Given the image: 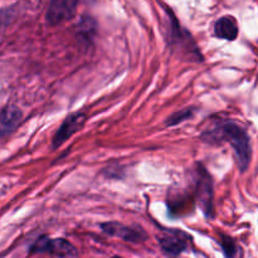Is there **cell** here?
Masks as SVG:
<instances>
[{"label":"cell","instance_id":"obj_1","mask_svg":"<svg viewBox=\"0 0 258 258\" xmlns=\"http://www.w3.org/2000/svg\"><path fill=\"white\" fill-rule=\"evenodd\" d=\"M202 140L212 145L229 144L234 151L239 170L246 171L248 169L252 155L251 143L247 131L238 123L233 121H218L202 134Z\"/></svg>","mask_w":258,"mask_h":258},{"label":"cell","instance_id":"obj_2","mask_svg":"<svg viewBox=\"0 0 258 258\" xmlns=\"http://www.w3.org/2000/svg\"><path fill=\"white\" fill-rule=\"evenodd\" d=\"M166 20H168L166 40L170 49L181 57L188 58L189 60H196V62L203 60V55L199 52V48L194 42L193 37L179 24L178 19L171 10L166 12Z\"/></svg>","mask_w":258,"mask_h":258},{"label":"cell","instance_id":"obj_3","mask_svg":"<svg viewBox=\"0 0 258 258\" xmlns=\"http://www.w3.org/2000/svg\"><path fill=\"white\" fill-rule=\"evenodd\" d=\"M196 198L202 211L208 218L214 216V193L213 181L208 171L202 165H198L196 171Z\"/></svg>","mask_w":258,"mask_h":258},{"label":"cell","instance_id":"obj_4","mask_svg":"<svg viewBox=\"0 0 258 258\" xmlns=\"http://www.w3.org/2000/svg\"><path fill=\"white\" fill-rule=\"evenodd\" d=\"M190 241L191 237L179 229H163V233L159 237L161 249L170 258L179 257L184 251H186Z\"/></svg>","mask_w":258,"mask_h":258},{"label":"cell","instance_id":"obj_5","mask_svg":"<svg viewBox=\"0 0 258 258\" xmlns=\"http://www.w3.org/2000/svg\"><path fill=\"white\" fill-rule=\"evenodd\" d=\"M32 253H49L60 258L75 257L77 254V249L71 242L63 238H48L40 237L30 248Z\"/></svg>","mask_w":258,"mask_h":258},{"label":"cell","instance_id":"obj_6","mask_svg":"<svg viewBox=\"0 0 258 258\" xmlns=\"http://www.w3.org/2000/svg\"><path fill=\"white\" fill-rule=\"evenodd\" d=\"M101 229L108 236L116 237V238L131 242V243H141V242L146 241V238H148V234L141 227L126 226V224L118 223V222L102 223L101 224Z\"/></svg>","mask_w":258,"mask_h":258},{"label":"cell","instance_id":"obj_7","mask_svg":"<svg viewBox=\"0 0 258 258\" xmlns=\"http://www.w3.org/2000/svg\"><path fill=\"white\" fill-rule=\"evenodd\" d=\"M80 0H50L47 10L48 24L54 27L75 17Z\"/></svg>","mask_w":258,"mask_h":258},{"label":"cell","instance_id":"obj_8","mask_svg":"<svg viewBox=\"0 0 258 258\" xmlns=\"http://www.w3.org/2000/svg\"><path fill=\"white\" fill-rule=\"evenodd\" d=\"M87 116L82 112H75L71 113L67 118L62 122L59 128L55 133L54 138H53V149H57L62 146L68 139L72 138L76 133L82 130L85 126Z\"/></svg>","mask_w":258,"mask_h":258},{"label":"cell","instance_id":"obj_9","mask_svg":"<svg viewBox=\"0 0 258 258\" xmlns=\"http://www.w3.org/2000/svg\"><path fill=\"white\" fill-rule=\"evenodd\" d=\"M23 113L15 106H7L0 110V140L12 135L22 122Z\"/></svg>","mask_w":258,"mask_h":258},{"label":"cell","instance_id":"obj_10","mask_svg":"<svg viewBox=\"0 0 258 258\" xmlns=\"http://www.w3.org/2000/svg\"><path fill=\"white\" fill-rule=\"evenodd\" d=\"M214 34L221 39L234 40L238 35V25L233 17H222L214 24Z\"/></svg>","mask_w":258,"mask_h":258},{"label":"cell","instance_id":"obj_11","mask_svg":"<svg viewBox=\"0 0 258 258\" xmlns=\"http://www.w3.org/2000/svg\"><path fill=\"white\" fill-rule=\"evenodd\" d=\"M191 204V198L190 197L185 196V194H178L175 197H171V199H169L168 206L169 211L171 212V214L174 216H179V214H184L189 211Z\"/></svg>","mask_w":258,"mask_h":258},{"label":"cell","instance_id":"obj_12","mask_svg":"<svg viewBox=\"0 0 258 258\" xmlns=\"http://www.w3.org/2000/svg\"><path fill=\"white\" fill-rule=\"evenodd\" d=\"M221 238V247L222 251H223L224 256L226 258H234L237 253V244L234 242L233 238H231L229 236H226V234L222 233L219 236Z\"/></svg>","mask_w":258,"mask_h":258},{"label":"cell","instance_id":"obj_13","mask_svg":"<svg viewBox=\"0 0 258 258\" xmlns=\"http://www.w3.org/2000/svg\"><path fill=\"white\" fill-rule=\"evenodd\" d=\"M193 115H194V108H190V110H183V111H180V112H176V113H174L173 116H170L168 120V122H166V125L168 126L178 125V123H180V122H183V121L190 118Z\"/></svg>","mask_w":258,"mask_h":258},{"label":"cell","instance_id":"obj_14","mask_svg":"<svg viewBox=\"0 0 258 258\" xmlns=\"http://www.w3.org/2000/svg\"><path fill=\"white\" fill-rule=\"evenodd\" d=\"M7 18H9V15H8V12L0 13V28L3 27V24H4V20L7 19Z\"/></svg>","mask_w":258,"mask_h":258},{"label":"cell","instance_id":"obj_15","mask_svg":"<svg viewBox=\"0 0 258 258\" xmlns=\"http://www.w3.org/2000/svg\"><path fill=\"white\" fill-rule=\"evenodd\" d=\"M113 258H121V257H113Z\"/></svg>","mask_w":258,"mask_h":258}]
</instances>
